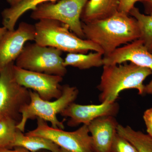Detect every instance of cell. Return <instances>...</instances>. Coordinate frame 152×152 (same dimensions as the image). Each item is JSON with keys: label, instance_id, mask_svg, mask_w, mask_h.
I'll list each match as a JSON object with an SVG mask.
<instances>
[{"label": "cell", "instance_id": "10", "mask_svg": "<svg viewBox=\"0 0 152 152\" xmlns=\"http://www.w3.org/2000/svg\"><path fill=\"white\" fill-rule=\"evenodd\" d=\"M34 25L21 22L16 30L9 31L0 41V71L11 63H14L29 41H34Z\"/></svg>", "mask_w": 152, "mask_h": 152}, {"label": "cell", "instance_id": "29", "mask_svg": "<svg viewBox=\"0 0 152 152\" xmlns=\"http://www.w3.org/2000/svg\"><path fill=\"white\" fill-rule=\"evenodd\" d=\"M150 15H152V10H151V12H150Z\"/></svg>", "mask_w": 152, "mask_h": 152}, {"label": "cell", "instance_id": "15", "mask_svg": "<svg viewBox=\"0 0 152 152\" xmlns=\"http://www.w3.org/2000/svg\"><path fill=\"white\" fill-rule=\"evenodd\" d=\"M57 0H22L20 2L5 9L2 12L3 26L9 31L15 30L18 19L30 10H34L41 4L48 2H55Z\"/></svg>", "mask_w": 152, "mask_h": 152}, {"label": "cell", "instance_id": "27", "mask_svg": "<svg viewBox=\"0 0 152 152\" xmlns=\"http://www.w3.org/2000/svg\"><path fill=\"white\" fill-rule=\"evenodd\" d=\"M22 0H7V2L11 6H13L18 4Z\"/></svg>", "mask_w": 152, "mask_h": 152}, {"label": "cell", "instance_id": "3", "mask_svg": "<svg viewBox=\"0 0 152 152\" xmlns=\"http://www.w3.org/2000/svg\"><path fill=\"white\" fill-rule=\"evenodd\" d=\"M35 43L69 53H87L90 50L100 52L102 49L88 40L79 37L71 32L67 26L52 19H42L34 25Z\"/></svg>", "mask_w": 152, "mask_h": 152}, {"label": "cell", "instance_id": "13", "mask_svg": "<svg viewBox=\"0 0 152 152\" xmlns=\"http://www.w3.org/2000/svg\"><path fill=\"white\" fill-rule=\"evenodd\" d=\"M118 124L115 117L104 116L96 119L88 125L94 152H110Z\"/></svg>", "mask_w": 152, "mask_h": 152}, {"label": "cell", "instance_id": "14", "mask_svg": "<svg viewBox=\"0 0 152 152\" xmlns=\"http://www.w3.org/2000/svg\"><path fill=\"white\" fill-rule=\"evenodd\" d=\"M119 0H88L82 13L81 19L87 23L111 16L118 12Z\"/></svg>", "mask_w": 152, "mask_h": 152}, {"label": "cell", "instance_id": "11", "mask_svg": "<svg viewBox=\"0 0 152 152\" xmlns=\"http://www.w3.org/2000/svg\"><path fill=\"white\" fill-rule=\"evenodd\" d=\"M127 61L148 68L152 72V53L140 39L119 47L109 56L104 57L103 66L119 64ZM145 93L152 95V79L145 86Z\"/></svg>", "mask_w": 152, "mask_h": 152}, {"label": "cell", "instance_id": "26", "mask_svg": "<svg viewBox=\"0 0 152 152\" xmlns=\"http://www.w3.org/2000/svg\"><path fill=\"white\" fill-rule=\"evenodd\" d=\"M8 30L7 28L3 26L2 27H0V41L1 39L3 36L5 34L7 31Z\"/></svg>", "mask_w": 152, "mask_h": 152}, {"label": "cell", "instance_id": "7", "mask_svg": "<svg viewBox=\"0 0 152 152\" xmlns=\"http://www.w3.org/2000/svg\"><path fill=\"white\" fill-rule=\"evenodd\" d=\"M37 119V127L25 134L49 139L61 148L68 151L94 152L92 138L88 125L83 124L74 132H66L50 126L47 122L42 119Z\"/></svg>", "mask_w": 152, "mask_h": 152}, {"label": "cell", "instance_id": "8", "mask_svg": "<svg viewBox=\"0 0 152 152\" xmlns=\"http://www.w3.org/2000/svg\"><path fill=\"white\" fill-rule=\"evenodd\" d=\"M14 63L0 71V115L20 122L21 110L31 102L30 90L17 83L13 73Z\"/></svg>", "mask_w": 152, "mask_h": 152}, {"label": "cell", "instance_id": "23", "mask_svg": "<svg viewBox=\"0 0 152 152\" xmlns=\"http://www.w3.org/2000/svg\"><path fill=\"white\" fill-rule=\"evenodd\" d=\"M143 119L148 134L152 137V108L148 109L144 113Z\"/></svg>", "mask_w": 152, "mask_h": 152}, {"label": "cell", "instance_id": "28", "mask_svg": "<svg viewBox=\"0 0 152 152\" xmlns=\"http://www.w3.org/2000/svg\"><path fill=\"white\" fill-rule=\"evenodd\" d=\"M58 152H70L69 151H66V150L64 149H63L61 148L60 149V151H59Z\"/></svg>", "mask_w": 152, "mask_h": 152}, {"label": "cell", "instance_id": "22", "mask_svg": "<svg viewBox=\"0 0 152 152\" xmlns=\"http://www.w3.org/2000/svg\"><path fill=\"white\" fill-rule=\"evenodd\" d=\"M140 0H119L118 12L129 14L137 2Z\"/></svg>", "mask_w": 152, "mask_h": 152}, {"label": "cell", "instance_id": "12", "mask_svg": "<svg viewBox=\"0 0 152 152\" xmlns=\"http://www.w3.org/2000/svg\"><path fill=\"white\" fill-rule=\"evenodd\" d=\"M119 109V105L116 102H105L97 105H81L73 102L60 115L69 118L67 124L69 126L74 127L81 124L88 125L99 117L104 116L115 117L118 113Z\"/></svg>", "mask_w": 152, "mask_h": 152}, {"label": "cell", "instance_id": "18", "mask_svg": "<svg viewBox=\"0 0 152 152\" xmlns=\"http://www.w3.org/2000/svg\"><path fill=\"white\" fill-rule=\"evenodd\" d=\"M117 133L132 144L138 152H152V137L149 135L120 124L118 125Z\"/></svg>", "mask_w": 152, "mask_h": 152}, {"label": "cell", "instance_id": "1", "mask_svg": "<svg viewBox=\"0 0 152 152\" xmlns=\"http://www.w3.org/2000/svg\"><path fill=\"white\" fill-rule=\"evenodd\" d=\"M82 27L85 39L98 45L102 50L104 57L111 54L121 45L140 37L136 19L119 12L103 20L82 21Z\"/></svg>", "mask_w": 152, "mask_h": 152}, {"label": "cell", "instance_id": "2", "mask_svg": "<svg viewBox=\"0 0 152 152\" xmlns=\"http://www.w3.org/2000/svg\"><path fill=\"white\" fill-rule=\"evenodd\" d=\"M103 66L101 81L97 88L100 94L99 100L102 103L114 102L120 93L125 90L135 89L139 95L145 94L144 81L152 74L148 68L132 63Z\"/></svg>", "mask_w": 152, "mask_h": 152}, {"label": "cell", "instance_id": "24", "mask_svg": "<svg viewBox=\"0 0 152 152\" xmlns=\"http://www.w3.org/2000/svg\"><path fill=\"white\" fill-rule=\"evenodd\" d=\"M14 150L12 149L0 148V152H31L25 148L20 147H15Z\"/></svg>", "mask_w": 152, "mask_h": 152}, {"label": "cell", "instance_id": "20", "mask_svg": "<svg viewBox=\"0 0 152 152\" xmlns=\"http://www.w3.org/2000/svg\"><path fill=\"white\" fill-rule=\"evenodd\" d=\"M19 122L8 117L0 118V148L12 149Z\"/></svg>", "mask_w": 152, "mask_h": 152}, {"label": "cell", "instance_id": "4", "mask_svg": "<svg viewBox=\"0 0 152 152\" xmlns=\"http://www.w3.org/2000/svg\"><path fill=\"white\" fill-rule=\"evenodd\" d=\"M30 94L31 102L21 110V118L17 128L24 133L28 120L40 118L50 123L52 127L64 129L63 121L58 120L57 115L60 114L70 104L75 101L79 94L77 88L68 85L63 86L62 95L53 102L43 99L37 93L31 90H30Z\"/></svg>", "mask_w": 152, "mask_h": 152}, {"label": "cell", "instance_id": "6", "mask_svg": "<svg viewBox=\"0 0 152 152\" xmlns=\"http://www.w3.org/2000/svg\"><path fill=\"white\" fill-rule=\"evenodd\" d=\"M88 0H60L57 3L48 2L38 5L31 15L34 20L52 19L67 26L72 32L85 39L81 17Z\"/></svg>", "mask_w": 152, "mask_h": 152}, {"label": "cell", "instance_id": "30", "mask_svg": "<svg viewBox=\"0 0 152 152\" xmlns=\"http://www.w3.org/2000/svg\"><path fill=\"white\" fill-rule=\"evenodd\" d=\"M2 116H3L2 115H0V118H1Z\"/></svg>", "mask_w": 152, "mask_h": 152}, {"label": "cell", "instance_id": "25", "mask_svg": "<svg viewBox=\"0 0 152 152\" xmlns=\"http://www.w3.org/2000/svg\"><path fill=\"white\" fill-rule=\"evenodd\" d=\"M145 7L147 11L150 12L152 10V0H140Z\"/></svg>", "mask_w": 152, "mask_h": 152}, {"label": "cell", "instance_id": "21", "mask_svg": "<svg viewBox=\"0 0 152 152\" xmlns=\"http://www.w3.org/2000/svg\"><path fill=\"white\" fill-rule=\"evenodd\" d=\"M110 152H138L132 144L117 133L112 142Z\"/></svg>", "mask_w": 152, "mask_h": 152}, {"label": "cell", "instance_id": "17", "mask_svg": "<svg viewBox=\"0 0 152 152\" xmlns=\"http://www.w3.org/2000/svg\"><path fill=\"white\" fill-rule=\"evenodd\" d=\"M104 55L100 52L88 54L69 53L64 59V65L66 67L72 66L84 70L103 66Z\"/></svg>", "mask_w": 152, "mask_h": 152}, {"label": "cell", "instance_id": "5", "mask_svg": "<svg viewBox=\"0 0 152 152\" xmlns=\"http://www.w3.org/2000/svg\"><path fill=\"white\" fill-rule=\"evenodd\" d=\"M62 51L35 43L25 46L16 60L15 65L32 72L64 77L67 69L61 57Z\"/></svg>", "mask_w": 152, "mask_h": 152}, {"label": "cell", "instance_id": "16", "mask_svg": "<svg viewBox=\"0 0 152 152\" xmlns=\"http://www.w3.org/2000/svg\"><path fill=\"white\" fill-rule=\"evenodd\" d=\"M25 148L31 152L41 150H46L51 152H58L61 148L50 140L38 136H28L24 134L20 130L17 131L13 144L15 147Z\"/></svg>", "mask_w": 152, "mask_h": 152}, {"label": "cell", "instance_id": "19", "mask_svg": "<svg viewBox=\"0 0 152 152\" xmlns=\"http://www.w3.org/2000/svg\"><path fill=\"white\" fill-rule=\"evenodd\" d=\"M129 14L137 22L140 32V39L142 41L145 47L152 52V15L142 14L139 9L135 7L131 10Z\"/></svg>", "mask_w": 152, "mask_h": 152}, {"label": "cell", "instance_id": "9", "mask_svg": "<svg viewBox=\"0 0 152 152\" xmlns=\"http://www.w3.org/2000/svg\"><path fill=\"white\" fill-rule=\"evenodd\" d=\"M13 73L18 83L37 93L42 99L50 101L62 95V77L32 72L17 66L14 64Z\"/></svg>", "mask_w": 152, "mask_h": 152}, {"label": "cell", "instance_id": "31", "mask_svg": "<svg viewBox=\"0 0 152 152\" xmlns=\"http://www.w3.org/2000/svg\"></svg>", "mask_w": 152, "mask_h": 152}]
</instances>
